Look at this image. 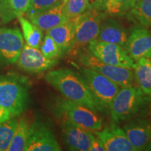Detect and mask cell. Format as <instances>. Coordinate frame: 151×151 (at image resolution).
Wrapping results in <instances>:
<instances>
[{
  "label": "cell",
  "instance_id": "6da1fadb",
  "mask_svg": "<svg viewBox=\"0 0 151 151\" xmlns=\"http://www.w3.org/2000/svg\"><path fill=\"white\" fill-rule=\"evenodd\" d=\"M45 80L67 99L97 112L91 92L82 76L67 68H62L48 71Z\"/></svg>",
  "mask_w": 151,
  "mask_h": 151
},
{
  "label": "cell",
  "instance_id": "7a4b0ae2",
  "mask_svg": "<svg viewBox=\"0 0 151 151\" xmlns=\"http://www.w3.org/2000/svg\"><path fill=\"white\" fill-rule=\"evenodd\" d=\"M29 92L26 81L17 75L0 76V105L13 117L21 115L28 106Z\"/></svg>",
  "mask_w": 151,
  "mask_h": 151
},
{
  "label": "cell",
  "instance_id": "3957f363",
  "mask_svg": "<svg viewBox=\"0 0 151 151\" xmlns=\"http://www.w3.org/2000/svg\"><path fill=\"white\" fill-rule=\"evenodd\" d=\"M146 97L139 86L132 85L120 88L111 105L113 122L125 121L135 116L146 103Z\"/></svg>",
  "mask_w": 151,
  "mask_h": 151
},
{
  "label": "cell",
  "instance_id": "277c9868",
  "mask_svg": "<svg viewBox=\"0 0 151 151\" xmlns=\"http://www.w3.org/2000/svg\"><path fill=\"white\" fill-rule=\"evenodd\" d=\"M80 71L91 92L97 111H110L111 103L120 86L90 68L81 67Z\"/></svg>",
  "mask_w": 151,
  "mask_h": 151
},
{
  "label": "cell",
  "instance_id": "5b68a950",
  "mask_svg": "<svg viewBox=\"0 0 151 151\" xmlns=\"http://www.w3.org/2000/svg\"><path fill=\"white\" fill-rule=\"evenodd\" d=\"M57 111L67 119L90 131H99L103 128L102 120L96 111L71 100H60L57 104Z\"/></svg>",
  "mask_w": 151,
  "mask_h": 151
},
{
  "label": "cell",
  "instance_id": "8992f818",
  "mask_svg": "<svg viewBox=\"0 0 151 151\" xmlns=\"http://www.w3.org/2000/svg\"><path fill=\"white\" fill-rule=\"evenodd\" d=\"M88 50L101 62L108 65L134 69L136 62L123 47L94 39L88 43Z\"/></svg>",
  "mask_w": 151,
  "mask_h": 151
},
{
  "label": "cell",
  "instance_id": "52a82bcc",
  "mask_svg": "<svg viewBox=\"0 0 151 151\" xmlns=\"http://www.w3.org/2000/svg\"><path fill=\"white\" fill-rule=\"evenodd\" d=\"M80 61L85 67L101 73L120 87L132 86L134 81V73L132 69L106 64L91 52L83 54Z\"/></svg>",
  "mask_w": 151,
  "mask_h": 151
},
{
  "label": "cell",
  "instance_id": "ba28073f",
  "mask_svg": "<svg viewBox=\"0 0 151 151\" xmlns=\"http://www.w3.org/2000/svg\"><path fill=\"white\" fill-rule=\"evenodd\" d=\"M104 14L97 10L86 11L73 18L75 22L74 44H88L97 39Z\"/></svg>",
  "mask_w": 151,
  "mask_h": 151
},
{
  "label": "cell",
  "instance_id": "9c48e42d",
  "mask_svg": "<svg viewBox=\"0 0 151 151\" xmlns=\"http://www.w3.org/2000/svg\"><path fill=\"white\" fill-rule=\"evenodd\" d=\"M23 46V36L18 28H0V65L16 63Z\"/></svg>",
  "mask_w": 151,
  "mask_h": 151
},
{
  "label": "cell",
  "instance_id": "30bf717a",
  "mask_svg": "<svg viewBox=\"0 0 151 151\" xmlns=\"http://www.w3.org/2000/svg\"><path fill=\"white\" fill-rule=\"evenodd\" d=\"M61 147L47 124L36 121L30 125L25 151H60Z\"/></svg>",
  "mask_w": 151,
  "mask_h": 151
},
{
  "label": "cell",
  "instance_id": "8fae6325",
  "mask_svg": "<svg viewBox=\"0 0 151 151\" xmlns=\"http://www.w3.org/2000/svg\"><path fill=\"white\" fill-rule=\"evenodd\" d=\"M64 141L68 148L74 151H89L94 136L90 130L66 118L61 124Z\"/></svg>",
  "mask_w": 151,
  "mask_h": 151
},
{
  "label": "cell",
  "instance_id": "7c38bea8",
  "mask_svg": "<svg viewBox=\"0 0 151 151\" xmlns=\"http://www.w3.org/2000/svg\"><path fill=\"white\" fill-rule=\"evenodd\" d=\"M124 49L134 61L143 58L151 60V32L143 25L133 27Z\"/></svg>",
  "mask_w": 151,
  "mask_h": 151
},
{
  "label": "cell",
  "instance_id": "4fadbf2b",
  "mask_svg": "<svg viewBox=\"0 0 151 151\" xmlns=\"http://www.w3.org/2000/svg\"><path fill=\"white\" fill-rule=\"evenodd\" d=\"M17 65L22 70L29 73H41L54 67L57 59H48L43 55L39 48L24 44Z\"/></svg>",
  "mask_w": 151,
  "mask_h": 151
},
{
  "label": "cell",
  "instance_id": "5bb4252c",
  "mask_svg": "<svg viewBox=\"0 0 151 151\" xmlns=\"http://www.w3.org/2000/svg\"><path fill=\"white\" fill-rule=\"evenodd\" d=\"M93 133L103 144L105 151H135L124 129L114 122Z\"/></svg>",
  "mask_w": 151,
  "mask_h": 151
},
{
  "label": "cell",
  "instance_id": "9a60e30c",
  "mask_svg": "<svg viewBox=\"0 0 151 151\" xmlns=\"http://www.w3.org/2000/svg\"><path fill=\"white\" fill-rule=\"evenodd\" d=\"M122 129L135 151L145 150L151 141V125L146 120L132 119L124 124Z\"/></svg>",
  "mask_w": 151,
  "mask_h": 151
},
{
  "label": "cell",
  "instance_id": "2e32d148",
  "mask_svg": "<svg viewBox=\"0 0 151 151\" xmlns=\"http://www.w3.org/2000/svg\"><path fill=\"white\" fill-rule=\"evenodd\" d=\"M65 1L54 8L27 17L28 20L42 31L46 32L67 22L69 19L66 13Z\"/></svg>",
  "mask_w": 151,
  "mask_h": 151
},
{
  "label": "cell",
  "instance_id": "e0dca14e",
  "mask_svg": "<svg viewBox=\"0 0 151 151\" xmlns=\"http://www.w3.org/2000/svg\"><path fill=\"white\" fill-rule=\"evenodd\" d=\"M128 35L124 28L113 19H107L101 22L97 40L115 43L125 48Z\"/></svg>",
  "mask_w": 151,
  "mask_h": 151
},
{
  "label": "cell",
  "instance_id": "ac0fdd59",
  "mask_svg": "<svg viewBox=\"0 0 151 151\" xmlns=\"http://www.w3.org/2000/svg\"><path fill=\"white\" fill-rule=\"evenodd\" d=\"M74 32L75 22L73 19L46 32L58 44L62 53L73 48L74 45Z\"/></svg>",
  "mask_w": 151,
  "mask_h": 151
},
{
  "label": "cell",
  "instance_id": "d6986e66",
  "mask_svg": "<svg viewBox=\"0 0 151 151\" xmlns=\"http://www.w3.org/2000/svg\"><path fill=\"white\" fill-rule=\"evenodd\" d=\"M30 0H0L1 20L6 24L25 14Z\"/></svg>",
  "mask_w": 151,
  "mask_h": 151
},
{
  "label": "cell",
  "instance_id": "ffe728a7",
  "mask_svg": "<svg viewBox=\"0 0 151 151\" xmlns=\"http://www.w3.org/2000/svg\"><path fill=\"white\" fill-rule=\"evenodd\" d=\"M134 67L136 82L146 96L151 95V60L141 58L137 60Z\"/></svg>",
  "mask_w": 151,
  "mask_h": 151
},
{
  "label": "cell",
  "instance_id": "44dd1931",
  "mask_svg": "<svg viewBox=\"0 0 151 151\" xmlns=\"http://www.w3.org/2000/svg\"><path fill=\"white\" fill-rule=\"evenodd\" d=\"M30 129L29 122L26 118H20L18 120L14 134L8 151L25 150L29 138Z\"/></svg>",
  "mask_w": 151,
  "mask_h": 151
},
{
  "label": "cell",
  "instance_id": "7402d4cb",
  "mask_svg": "<svg viewBox=\"0 0 151 151\" xmlns=\"http://www.w3.org/2000/svg\"><path fill=\"white\" fill-rule=\"evenodd\" d=\"M18 18L26 43L33 48H40L43 38L42 30L22 16H19Z\"/></svg>",
  "mask_w": 151,
  "mask_h": 151
},
{
  "label": "cell",
  "instance_id": "603a6c76",
  "mask_svg": "<svg viewBox=\"0 0 151 151\" xmlns=\"http://www.w3.org/2000/svg\"><path fill=\"white\" fill-rule=\"evenodd\" d=\"M129 11L132 18L141 25L151 27V0H139Z\"/></svg>",
  "mask_w": 151,
  "mask_h": 151
},
{
  "label": "cell",
  "instance_id": "cb8c5ba5",
  "mask_svg": "<svg viewBox=\"0 0 151 151\" xmlns=\"http://www.w3.org/2000/svg\"><path fill=\"white\" fill-rule=\"evenodd\" d=\"M18 120L11 118L0 123V151H8Z\"/></svg>",
  "mask_w": 151,
  "mask_h": 151
},
{
  "label": "cell",
  "instance_id": "d4e9b609",
  "mask_svg": "<svg viewBox=\"0 0 151 151\" xmlns=\"http://www.w3.org/2000/svg\"><path fill=\"white\" fill-rule=\"evenodd\" d=\"M139 0H107L104 10L111 15L122 16L134 6Z\"/></svg>",
  "mask_w": 151,
  "mask_h": 151
},
{
  "label": "cell",
  "instance_id": "484cf974",
  "mask_svg": "<svg viewBox=\"0 0 151 151\" xmlns=\"http://www.w3.org/2000/svg\"><path fill=\"white\" fill-rule=\"evenodd\" d=\"M66 0H30L29 7L25 12L27 17L47 11L65 2Z\"/></svg>",
  "mask_w": 151,
  "mask_h": 151
},
{
  "label": "cell",
  "instance_id": "4316f807",
  "mask_svg": "<svg viewBox=\"0 0 151 151\" xmlns=\"http://www.w3.org/2000/svg\"><path fill=\"white\" fill-rule=\"evenodd\" d=\"M39 49L43 55L48 59H58L63 54L52 38L47 33L43 38Z\"/></svg>",
  "mask_w": 151,
  "mask_h": 151
},
{
  "label": "cell",
  "instance_id": "83f0119b",
  "mask_svg": "<svg viewBox=\"0 0 151 151\" xmlns=\"http://www.w3.org/2000/svg\"><path fill=\"white\" fill-rule=\"evenodd\" d=\"M88 9L87 0H66L65 10L69 20L82 14Z\"/></svg>",
  "mask_w": 151,
  "mask_h": 151
},
{
  "label": "cell",
  "instance_id": "f1b7e54d",
  "mask_svg": "<svg viewBox=\"0 0 151 151\" xmlns=\"http://www.w3.org/2000/svg\"><path fill=\"white\" fill-rule=\"evenodd\" d=\"M107 0H87L88 10H104Z\"/></svg>",
  "mask_w": 151,
  "mask_h": 151
},
{
  "label": "cell",
  "instance_id": "f546056e",
  "mask_svg": "<svg viewBox=\"0 0 151 151\" xmlns=\"http://www.w3.org/2000/svg\"><path fill=\"white\" fill-rule=\"evenodd\" d=\"M89 151H105L103 144L97 137H94L90 145Z\"/></svg>",
  "mask_w": 151,
  "mask_h": 151
},
{
  "label": "cell",
  "instance_id": "4dcf8cb0",
  "mask_svg": "<svg viewBox=\"0 0 151 151\" xmlns=\"http://www.w3.org/2000/svg\"><path fill=\"white\" fill-rule=\"evenodd\" d=\"M13 118L14 117L10 113V111L0 105V123H2V122Z\"/></svg>",
  "mask_w": 151,
  "mask_h": 151
},
{
  "label": "cell",
  "instance_id": "1f68e13d",
  "mask_svg": "<svg viewBox=\"0 0 151 151\" xmlns=\"http://www.w3.org/2000/svg\"><path fill=\"white\" fill-rule=\"evenodd\" d=\"M145 150H148V151H151V141L149 142V143L148 144V146H146V149Z\"/></svg>",
  "mask_w": 151,
  "mask_h": 151
},
{
  "label": "cell",
  "instance_id": "d6a6232c",
  "mask_svg": "<svg viewBox=\"0 0 151 151\" xmlns=\"http://www.w3.org/2000/svg\"><path fill=\"white\" fill-rule=\"evenodd\" d=\"M0 19H1V10H0Z\"/></svg>",
  "mask_w": 151,
  "mask_h": 151
}]
</instances>
